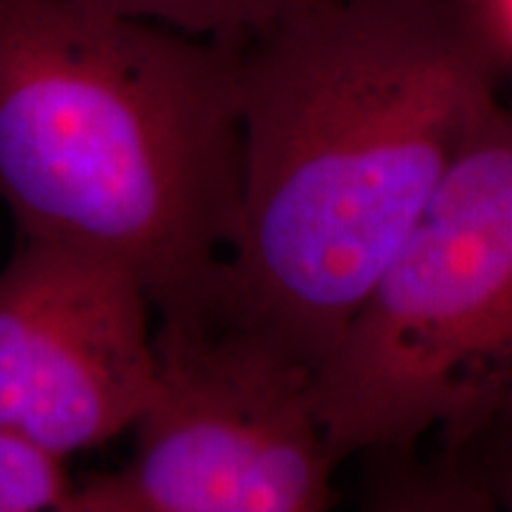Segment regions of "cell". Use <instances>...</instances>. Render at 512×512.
<instances>
[{
	"instance_id": "ba28073f",
	"label": "cell",
	"mask_w": 512,
	"mask_h": 512,
	"mask_svg": "<svg viewBox=\"0 0 512 512\" xmlns=\"http://www.w3.org/2000/svg\"><path fill=\"white\" fill-rule=\"evenodd\" d=\"M74 489L64 458L0 427V512H67Z\"/></svg>"
},
{
	"instance_id": "52a82bcc",
	"label": "cell",
	"mask_w": 512,
	"mask_h": 512,
	"mask_svg": "<svg viewBox=\"0 0 512 512\" xmlns=\"http://www.w3.org/2000/svg\"><path fill=\"white\" fill-rule=\"evenodd\" d=\"M119 15L162 24L219 46L245 50L316 0H88Z\"/></svg>"
},
{
	"instance_id": "30bf717a",
	"label": "cell",
	"mask_w": 512,
	"mask_h": 512,
	"mask_svg": "<svg viewBox=\"0 0 512 512\" xmlns=\"http://www.w3.org/2000/svg\"><path fill=\"white\" fill-rule=\"evenodd\" d=\"M456 3L484 36L503 81L512 79V0H456Z\"/></svg>"
},
{
	"instance_id": "9c48e42d",
	"label": "cell",
	"mask_w": 512,
	"mask_h": 512,
	"mask_svg": "<svg viewBox=\"0 0 512 512\" xmlns=\"http://www.w3.org/2000/svg\"><path fill=\"white\" fill-rule=\"evenodd\" d=\"M441 446L456 451L489 491L496 510L512 512V406Z\"/></svg>"
},
{
	"instance_id": "5b68a950",
	"label": "cell",
	"mask_w": 512,
	"mask_h": 512,
	"mask_svg": "<svg viewBox=\"0 0 512 512\" xmlns=\"http://www.w3.org/2000/svg\"><path fill=\"white\" fill-rule=\"evenodd\" d=\"M150 309L126 268L19 238L0 271V427L60 458L131 430L155 387Z\"/></svg>"
},
{
	"instance_id": "7a4b0ae2",
	"label": "cell",
	"mask_w": 512,
	"mask_h": 512,
	"mask_svg": "<svg viewBox=\"0 0 512 512\" xmlns=\"http://www.w3.org/2000/svg\"><path fill=\"white\" fill-rule=\"evenodd\" d=\"M240 55L88 0H0V200L152 309L214 292L242 185Z\"/></svg>"
},
{
	"instance_id": "6da1fadb",
	"label": "cell",
	"mask_w": 512,
	"mask_h": 512,
	"mask_svg": "<svg viewBox=\"0 0 512 512\" xmlns=\"http://www.w3.org/2000/svg\"><path fill=\"white\" fill-rule=\"evenodd\" d=\"M501 83L456 0H316L247 46L216 302L316 373Z\"/></svg>"
},
{
	"instance_id": "277c9868",
	"label": "cell",
	"mask_w": 512,
	"mask_h": 512,
	"mask_svg": "<svg viewBox=\"0 0 512 512\" xmlns=\"http://www.w3.org/2000/svg\"><path fill=\"white\" fill-rule=\"evenodd\" d=\"M157 318L136 451L76 484L67 512L330 510L339 463L313 408V368L214 294Z\"/></svg>"
},
{
	"instance_id": "8992f818",
	"label": "cell",
	"mask_w": 512,
	"mask_h": 512,
	"mask_svg": "<svg viewBox=\"0 0 512 512\" xmlns=\"http://www.w3.org/2000/svg\"><path fill=\"white\" fill-rule=\"evenodd\" d=\"M358 505L375 512H494L475 472L451 448L420 456L418 444L361 453Z\"/></svg>"
},
{
	"instance_id": "3957f363",
	"label": "cell",
	"mask_w": 512,
	"mask_h": 512,
	"mask_svg": "<svg viewBox=\"0 0 512 512\" xmlns=\"http://www.w3.org/2000/svg\"><path fill=\"white\" fill-rule=\"evenodd\" d=\"M339 465L512 406V107L498 100L313 373Z\"/></svg>"
}]
</instances>
